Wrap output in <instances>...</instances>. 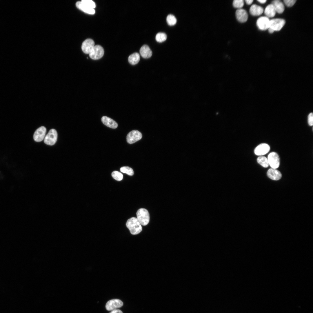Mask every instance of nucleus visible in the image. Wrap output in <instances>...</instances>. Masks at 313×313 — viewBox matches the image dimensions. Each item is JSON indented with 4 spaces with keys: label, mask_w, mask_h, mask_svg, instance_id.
Returning a JSON list of instances; mask_svg holds the SVG:
<instances>
[{
    "label": "nucleus",
    "mask_w": 313,
    "mask_h": 313,
    "mask_svg": "<svg viewBox=\"0 0 313 313\" xmlns=\"http://www.w3.org/2000/svg\"><path fill=\"white\" fill-rule=\"evenodd\" d=\"M126 225L132 235L138 234L142 230L141 225L137 218L134 217H131L128 219L126 223Z\"/></svg>",
    "instance_id": "obj_1"
},
{
    "label": "nucleus",
    "mask_w": 313,
    "mask_h": 313,
    "mask_svg": "<svg viewBox=\"0 0 313 313\" xmlns=\"http://www.w3.org/2000/svg\"><path fill=\"white\" fill-rule=\"evenodd\" d=\"M137 219L141 225L145 226L150 221V215L147 210L143 208L139 209L136 213Z\"/></svg>",
    "instance_id": "obj_2"
},
{
    "label": "nucleus",
    "mask_w": 313,
    "mask_h": 313,
    "mask_svg": "<svg viewBox=\"0 0 313 313\" xmlns=\"http://www.w3.org/2000/svg\"><path fill=\"white\" fill-rule=\"evenodd\" d=\"M104 50L103 48L99 45L94 46L89 53L90 57L92 59L97 60L103 56Z\"/></svg>",
    "instance_id": "obj_3"
},
{
    "label": "nucleus",
    "mask_w": 313,
    "mask_h": 313,
    "mask_svg": "<svg viewBox=\"0 0 313 313\" xmlns=\"http://www.w3.org/2000/svg\"><path fill=\"white\" fill-rule=\"evenodd\" d=\"M57 133L56 130L53 129L50 130L44 138V142L47 145H52L54 144L57 141Z\"/></svg>",
    "instance_id": "obj_4"
},
{
    "label": "nucleus",
    "mask_w": 313,
    "mask_h": 313,
    "mask_svg": "<svg viewBox=\"0 0 313 313\" xmlns=\"http://www.w3.org/2000/svg\"><path fill=\"white\" fill-rule=\"evenodd\" d=\"M267 159L269 165L272 168H278L280 165V158L278 154L274 152L270 153L268 155Z\"/></svg>",
    "instance_id": "obj_5"
},
{
    "label": "nucleus",
    "mask_w": 313,
    "mask_h": 313,
    "mask_svg": "<svg viewBox=\"0 0 313 313\" xmlns=\"http://www.w3.org/2000/svg\"><path fill=\"white\" fill-rule=\"evenodd\" d=\"M285 21L281 19H274L270 20L269 28L274 32L280 30L284 25Z\"/></svg>",
    "instance_id": "obj_6"
},
{
    "label": "nucleus",
    "mask_w": 313,
    "mask_h": 313,
    "mask_svg": "<svg viewBox=\"0 0 313 313\" xmlns=\"http://www.w3.org/2000/svg\"><path fill=\"white\" fill-rule=\"evenodd\" d=\"M142 137L141 133L137 130H133L129 132L127 136L126 140L129 144H132L140 140Z\"/></svg>",
    "instance_id": "obj_7"
},
{
    "label": "nucleus",
    "mask_w": 313,
    "mask_h": 313,
    "mask_svg": "<svg viewBox=\"0 0 313 313\" xmlns=\"http://www.w3.org/2000/svg\"><path fill=\"white\" fill-rule=\"evenodd\" d=\"M123 305L122 301L119 299H112L109 300L105 305L106 309L108 311H112L120 307Z\"/></svg>",
    "instance_id": "obj_8"
},
{
    "label": "nucleus",
    "mask_w": 313,
    "mask_h": 313,
    "mask_svg": "<svg viewBox=\"0 0 313 313\" xmlns=\"http://www.w3.org/2000/svg\"><path fill=\"white\" fill-rule=\"evenodd\" d=\"M270 20L266 17H259L256 21V25L259 29L262 30H264L269 28Z\"/></svg>",
    "instance_id": "obj_9"
},
{
    "label": "nucleus",
    "mask_w": 313,
    "mask_h": 313,
    "mask_svg": "<svg viewBox=\"0 0 313 313\" xmlns=\"http://www.w3.org/2000/svg\"><path fill=\"white\" fill-rule=\"evenodd\" d=\"M46 131V128L44 126H42L38 128L34 133V140L37 142L42 141L45 137Z\"/></svg>",
    "instance_id": "obj_10"
},
{
    "label": "nucleus",
    "mask_w": 313,
    "mask_h": 313,
    "mask_svg": "<svg viewBox=\"0 0 313 313\" xmlns=\"http://www.w3.org/2000/svg\"><path fill=\"white\" fill-rule=\"evenodd\" d=\"M270 149V147L268 144L262 143L258 145L255 148L254 152L256 155L261 156L267 153Z\"/></svg>",
    "instance_id": "obj_11"
},
{
    "label": "nucleus",
    "mask_w": 313,
    "mask_h": 313,
    "mask_svg": "<svg viewBox=\"0 0 313 313\" xmlns=\"http://www.w3.org/2000/svg\"><path fill=\"white\" fill-rule=\"evenodd\" d=\"M94 46V41L90 39H85L82 43L81 49L83 52L86 54H89Z\"/></svg>",
    "instance_id": "obj_12"
},
{
    "label": "nucleus",
    "mask_w": 313,
    "mask_h": 313,
    "mask_svg": "<svg viewBox=\"0 0 313 313\" xmlns=\"http://www.w3.org/2000/svg\"><path fill=\"white\" fill-rule=\"evenodd\" d=\"M235 14L237 19L240 22H245L247 20L248 14L247 11L244 9H238L236 12Z\"/></svg>",
    "instance_id": "obj_13"
},
{
    "label": "nucleus",
    "mask_w": 313,
    "mask_h": 313,
    "mask_svg": "<svg viewBox=\"0 0 313 313\" xmlns=\"http://www.w3.org/2000/svg\"><path fill=\"white\" fill-rule=\"evenodd\" d=\"M267 175L270 179L274 180H279L282 177L281 172L276 169H269L267 172Z\"/></svg>",
    "instance_id": "obj_14"
},
{
    "label": "nucleus",
    "mask_w": 313,
    "mask_h": 313,
    "mask_svg": "<svg viewBox=\"0 0 313 313\" xmlns=\"http://www.w3.org/2000/svg\"><path fill=\"white\" fill-rule=\"evenodd\" d=\"M76 7L84 12L88 14H94L95 12L93 8H89L83 4L81 1H78L76 3Z\"/></svg>",
    "instance_id": "obj_15"
},
{
    "label": "nucleus",
    "mask_w": 313,
    "mask_h": 313,
    "mask_svg": "<svg viewBox=\"0 0 313 313\" xmlns=\"http://www.w3.org/2000/svg\"><path fill=\"white\" fill-rule=\"evenodd\" d=\"M101 120L103 123L108 127L115 129L118 126V124L116 122L108 117L103 116Z\"/></svg>",
    "instance_id": "obj_16"
},
{
    "label": "nucleus",
    "mask_w": 313,
    "mask_h": 313,
    "mask_svg": "<svg viewBox=\"0 0 313 313\" xmlns=\"http://www.w3.org/2000/svg\"><path fill=\"white\" fill-rule=\"evenodd\" d=\"M140 53L144 58H150L152 55V52L149 47L146 45H143L140 48Z\"/></svg>",
    "instance_id": "obj_17"
},
{
    "label": "nucleus",
    "mask_w": 313,
    "mask_h": 313,
    "mask_svg": "<svg viewBox=\"0 0 313 313\" xmlns=\"http://www.w3.org/2000/svg\"><path fill=\"white\" fill-rule=\"evenodd\" d=\"M263 12V8L260 6L256 4H253L250 9V12L252 16H257L261 15Z\"/></svg>",
    "instance_id": "obj_18"
},
{
    "label": "nucleus",
    "mask_w": 313,
    "mask_h": 313,
    "mask_svg": "<svg viewBox=\"0 0 313 313\" xmlns=\"http://www.w3.org/2000/svg\"><path fill=\"white\" fill-rule=\"evenodd\" d=\"M272 4L276 12L281 14L282 13L284 10V6L283 3L279 0H276L272 1Z\"/></svg>",
    "instance_id": "obj_19"
},
{
    "label": "nucleus",
    "mask_w": 313,
    "mask_h": 313,
    "mask_svg": "<svg viewBox=\"0 0 313 313\" xmlns=\"http://www.w3.org/2000/svg\"><path fill=\"white\" fill-rule=\"evenodd\" d=\"M276 13V10L271 4L268 5L265 9L264 13L266 17L268 18L273 17L274 16Z\"/></svg>",
    "instance_id": "obj_20"
},
{
    "label": "nucleus",
    "mask_w": 313,
    "mask_h": 313,
    "mask_svg": "<svg viewBox=\"0 0 313 313\" xmlns=\"http://www.w3.org/2000/svg\"><path fill=\"white\" fill-rule=\"evenodd\" d=\"M140 59L139 54L137 52H134L129 56L128 61L131 64L135 65L139 62Z\"/></svg>",
    "instance_id": "obj_21"
},
{
    "label": "nucleus",
    "mask_w": 313,
    "mask_h": 313,
    "mask_svg": "<svg viewBox=\"0 0 313 313\" xmlns=\"http://www.w3.org/2000/svg\"><path fill=\"white\" fill-rule=\"evenodd\" d=\"M257 161L260 165L264 168H267L269 165L267 158L265 156H260L257 158Z\"/></svg>",
    "instance_id": "obj_22"
},
{
    "label": "nucleus",
    "mask_w": 313,
    "mask_h": 313,
    "mask_svg": "<svg viewBox=\"0 0 313 313\" xmlns=\"http://www.w3.org/2000/svg\"><path fill=\"white\" fill-rule=\"evenodd\" d=\"M166 21L168 24L170 26L174 25L176 24L177 21L175 17L171 14H169L168 15L166 18Z\"/></svg>",
    "instance_id": "obj_23"
},
{
    "label": "nucleus",
    "mask_w": 313,
    "mask_h": 313,
    "mask_svg": "<svg viewBox=\"0 0 313 313\" xmlns=\"http://www.w3.org/2000/svg\"><path fill=\"white\" fill-rule=\"evenodd\" d=\"M166 34L163 32L158 33L156 36V40L158 42H162L165 41L167 39Z\"/></svg>",
    "instance_id": "obj_24"
},
{
    "label": "nucleus",
    "mask_w": 313,
    "mask_h": 313,
    "mask_svg": "<svg viewBox=\"0 0 313 313\" xmlns=\"http://www.w3.org/2000/svg\"><path fill=\"white\" fill-rule=\"evenodd\" d=\"M120 171L123 173H126L130 176H132L134 174L133 169L128 166H123L120 169Z\"/></svg>",
    "instance_id": "obj_25"
},
{
    "label": "nucleus",
    "mask_w": 313,
    "mask_h": 313,
    "mask_svg": "<svg viewBox=\"0 0 313 313\" xmlns=\"http://www.w3.org/2000/svg\"><path fill=\"white\" fill-rule=\"evenodd\" d=\"M112 177L115 180L117 181H121L123 179V175L120 172L114 171L112 173Z\"/></svg>",
    "instance_id": "obj_26"
},
{
    "label": "nucleus",
    "mask_w": 313,
    "mask_h": 313,
    "mask_svg": "<svg viewBox=\"0 0 313 313\" xmlns=\"http://www.w3.org/2000/svg\"><path fill=\"white\" fill-rule=\"evenodd\" d=\"M81 2L85 6L94 9L96 7L95 3L92 0H82Z\"/></svg>",
    "instance_id": "obj_27"
},
{
    "label": "nucleus",
    "mask_w": 313,
    "mask_h": 313,
    "mask_svg": "<svg viewBox=\"0 0 313 313\" xmlns=\"http://www.w3.org/2000/svg\"><path fill=\"white\" fill-rule=\"evenodd\" d=\"M244 2L243 0H234L233 2V6L238 9H241L244 6Z\"/></svg>",
    "instance_id": "obj_28"
},
{
    "label": "nucleus",
    "mask_w": 313,
    "mask_h": 313,
    "mask_svg": "<svg viewBox=\"0 0 313 313\" xmlns=\"http://www.w3.org/2000/svg\"><path fill=\"white\" fill-rule=\"evenodd\" d=\"M296 0H285L284 2L286 5L289 7L292 6L295 4Z\"/></svg>",
    "instance_id": "obj_29"
},
{
    "label": "nucleus",
    "mask_w": 313,
    "mask_h": 313,
    "mask_svg": "<svg viewBox=\"0 0 313 313\" xmlns=\"http://www.w3.org/2000/svg\"><path fill=\"white\" fill-rule=\"evenodd\" d=\"M308 123L310 126H312L313 125V114L312 113H310L308 116Z\"/></svg>",
    "instance_id": "obj_30"
},
{
    "label": "nucleus",
    "mask_w": 313,
    "mask_h": 313,
    "mask_svg": "<svg viewBox=\"0 0 313 313\" xmlns=\"http://www.w3.org/2000/svg\"><path fill=\"white\" fill-rule=\"evenodd\" d=\"M109 313H123L122 312L119 310L115 309L112 310Z\"/></svg>",
    "instance_id": "obj_31"
},
{
    "label": "nucleus",
    "mask_w": 313,
    "mask_h": 313,
    "mask_svg": "<svg viewBox=\"0 0 313 313\" xmlns=\"http://www.w3.org/2000/svg\"><path fill=\"white\" fill-rule=\"evenodd\" d=\"M245 2L247 4H248V5H250L252 3V2L253 1V0H245Z\"/></svg>",
    "instance_id": "obj_32"
},
{
    "label": "nucleus",
    "mask_w": 313,
    "mask_h": 313,
    "mask_svg": "<svg viewBox=\"0 0 313 313\" xmlns=\"http://www.w3.org/2000/svg\"><path fill=\"white\" fill-rule=\"evenodd\" d=\"M258 1L261 3L264 4L267 1L266 0H258Z\"/></svg>",
    "instance_id": "obj_33"
},
{
    "label": "nucleus",
    "mask_w": 313,
    "mask_h": 313,
    "mask_svg": "<svg viewBox=\"0 0 313 313\" xmlns=\"http://www.w3.org/2000/svg\"><path fill=\"white\" fill-rule=\"evenodd\" d=\"M3 177V176L1 172L0 171V180L2 179Z\"/></svg>",
    "instance_id": "obj_34"
}]
</instances>
